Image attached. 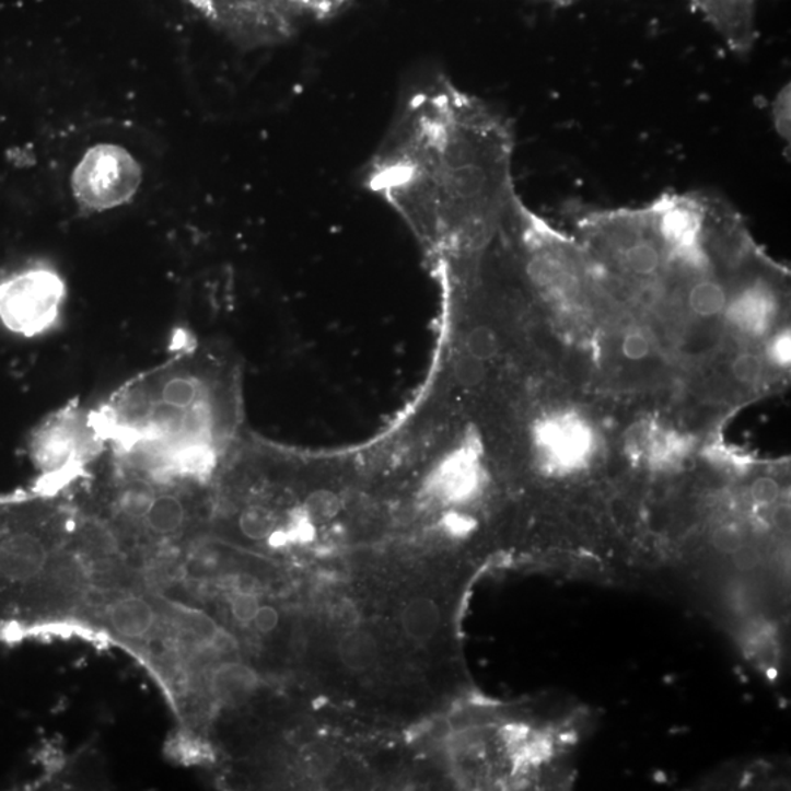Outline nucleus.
I'll list each match as a JSON object with an SVG mask.
<instances>
[{"label":"nucleus","mask_w":791,"mask_h":791,"mask_svg":"<svg viewBox=\"0 0 791 791\" xmlns=\"http://www.w3.org/2000/svg\"><path fill=\"white\" fill-rule=\"evenodd\" d=\"M751 492L756 503L772 504L780 496V486L776 479L764 477L756 479Z\"/></svg>","instance_id":"22"},{"label":"nucleus","mask_w":791,"mask_h":791,"mask_svg":"<svg viewBox=\"0 0 791 791\" xmlns=\"http://www.w3.org/2000/svg\"><path fill=\"white\" fill-rule=\"evenodd\" d=\"M526 2L542 3V5L563 8V7L573 5V3L579 2V0H526Z\"/></svg>","instance_id":"26"},{"label":"nucleus","mask_w":791,"mask_h":791,"mask_svg":"<svg viewBox=\"0 0 791 791\" xmlns=\"http://www.w3.org/2000/svg\"><path fill=\"white\" fill-rule=\"evenodd\" d=\"M633 434L637 442L642 443L650 461L659 465L672 464V462L681 460L689 446L686 437L681 432L668 430L656 423L642 427L641 430L633 431Z\"/></svg>","instance_id":"12"},{"label":"nucleus","mask_w":791,"mask_h":791,"mask_svg":"<svg viewBox=\"0 0 791 791\" xmlns=\"http://www.w3.org/2000/svg\"><path fill=\"white\" fill-rule=\"evenodd\" d=\"M254 624L261 633L274 632L279 625V613L278 609L270 607V605H259L257 614L254 617Z\"/></svg>","instance_id":"23"},{"label":"nucleus","mask_w":791,"mask_h":791,"mask_svg":"<svg viewBox=\"0 0 791 791\" xmlns=\"http://www.w3.org/2000/svg\"><path fill=\"white\" fill-rule=\"evenodd\" d=\"M402 625H404L406 635L415 642H428L439 629L440 609L434 601L415 598L406 605L404 614H402Z\"/></svg>","instance_id":"13"},{"label":"nucleus","mask_w":791,"mask_h":791,"mask_svg":"<svg viewBox=\"0 0 791 791\" xmlns=\"http://www.w3.org/2000/svg\"><path fill=\"white\" fill-rule=\"evenodd\" d=\"M687 300L695 314L700 317H714L724 313L729 296L723 284L708 275L691 284Z\"/></svg>","instance_id":"14"},{"label":"nucleus","mask_w":791,"mask_h":791,"mask_svg":"<svg viewBox=\"0 0 791 791\" xmlns=\"http://www.w3.org/2000/svg\"><path fill=\"white\" fill-rule=\"evenodd\" d=\"M624 356L630 361H641L643 358L650 356L651 344L645 335L642 333L633 331L625 337L624 345H621Z\"/></svg>","instance_id":"21"},{"label":"nucleus","mask_w":791,"mask_h":791,"mask_svg":"<svg viewBox=\"0 0 791 791\" xmlns=\"http://www.w3.org/2000/svg\"><path fill=\"white\" fill-rule=\"evenodd\" d=\"M780 311L777 291L767 279L756 278L729 298L725 317L730 326L747 337H764L772 330Z\"/></svg>","instance_id":"8"},{"label":"nucleus","mask_w":791,"mask_h":791,"mask_svg":"<svg viewBox=\"0 0 791 791\" xmlns=\"http://www.w3.org/2000/svg\"><path fill=\"white\" fill-rule=\"evenodd\" d=\"M714 543L717 548L725 552H733L742 546L741 537L734 531L724 527V530L717 531Z\"/></svg>","instance_id":"25"},{"label":"nucleus","mask_w":791,"mask_h":791,"mask_svg":"<svg viewBox=\"0 0 791 791\" xmlns=\"http://www.w3.org/2000/svg\"><path fill=\"white\" fill-rule=\"evenodd\" d=\"M258 608L259 603L257 596L249 594V592H237V594L232 596V614L241 624H249V621H253Z\"/></svg>","instance_id":"18"},{"label":"nucleus","mask_w":791,"mask_h":791,"mask_svg":"<svg viewBox=\"0 0 791 791\" xmlns=\"http://www.w3.org/2000/svg\"><path fill=\"white\" fill-rule=\"evenodd\" d=\"M725 45L737 55L749 54L756 43L758 0H687Z\"/></svg>","instance_id":"9"},{"label":"nucleus","mask_w":791,"mask_h":791,"mask_svg":"<svg viewBox=\"0 0 791 791\" xmlns=\"http://www.w3.org/2000/svg\"><path fill=\"white\" fill-rule=\"evenodd\" d=\"M759 373L760 360L754 353H743L733 362V375L741 383H754Z\"/></svg>","instance_id":"20"},{"label":"nucleus","mask_w":791,"mask_h":791,"mask_svg":"<svg viewBox=\"0 0 791 791\" xmlns=\"http://www.w3.org/2000/svg\"><path fill=\"white\" fill-rule=\"evenodd\" d=\"M353 0H224L249 27L283 40L304 24L333 19Z\"/></svg>","instance_id":"6"},{"label":"nucleus","mask_w":791,"mask_h":791,"mask_svg":"<svg viewBox=\"0 0 791 791\" xmlns=\"http://www.w3.org/2000/svg\"><path fill=\"white\" fill-rule=\"evenodd\" d=\"M337 652L346 668L365 670L374 664L379 648L377 642L370 633L350 632L340 639Z\"/></svg>","instance_id":"15"},{"label":"nucleus","mask_w":791,"mask_h":791,"mask_svg":"<svg viewBox=\"0 0 791 791\" xmlns=\"http://www.w3.org/2000/svg\"><path fill=\"white\" fill-rule=\"evenodd\" d=\"M734 565L741 570H752L759 565V555L751 547H738L733 551Z\"/></svg>","instance_id":"24"},{"label":"nucleus","mask_w":791,"mask_h":791,"mask_svg":"<svg viewBox=\"0 0 791 791\" xmlns=\"http://www.w3.org/2000/svg\"><path fill=\"white\" fill-rule=\"evenodd\" d=\"M107 621L120 637L137 641L153 632L158 616L153 605L140 596H123L106 609Z\"/></svg>","instance_id":"10"},{"label":"nucleus","mask_w":791,"mask_h":791,"mask_svg":"<svg viewBox=\"0 0 791 791\" xmlns=\"http://www.w3.org/2000/svg\"><path fill=\"white\" fill-rule=\"evenodd\" d=\"M767 358L771 364L786 369L791 362V335L790 328L777 331L769 339L767 345Z\"/></svg>","instance_id":"17"},{"label":"nucleus","mask_w":791,"mask_h":791,"mask_svg":"<svg viewBox=\"0 0 791 791\" xmlns=\"http://www.w3.org/2000/svg\"><path fill=\"white\" fill-rule=\"evenodd\" d=\"M94 409L116 455L209 486L245 430L241 365L218 344H183Z\"/></svg>","instance_id":"1"},{"label":"nucleus","mask_w":791,"mask_h":791,"mask_svg":"<svg viewBox=\"0 0 791 791\" xmlns=\"http://www.w3.org/2000/svg\"><path fill=\"white\" fill-rule=\"evenodd\" d=\"M109 449L96 409L73 399L43 418L30 432L28 455L40 473L34 490L59 495Z\"/></svg>","instance_id":"2"},{"label":"nucleus","mask_w":791,"mask_h":791,"mask_svg":"<svg viewBox=\"0 0 791 791\" xmlns=\"http://www.w3.org/2000/svg\"><path fill=\"white\" fill-rule=\"evenodd\" d=\"M464 439L440 453L423 479V497L431 503L462 504L477 496L482 486L481 449L473 431H465Z\"/></svg>","instance_id":"7"},{"label":"nucleus","mask_w":791,"mask_h":791,"mask_svg":"<svg viewBox=\"0 0 791 791\" xmlns=\"http://www.w3.org/2000/svg\"><path fill=\"white\" fill-rule=\"evenodd\" d=\"M772 114H773V124H776V128L778 133L782 138H787L789 140L790 137V89L787 86V89L782 90L780 94H778L776 101H773L772 105Z\"/></svg>","instance_id":"19"},{"label":"nucleus","mask_w":791,"mask_h":791,"mask_svg":"<svg viewBox=\"0 0 791 791\" xmlns=\"http://www.w3.org/2000/svg\"><path fill=\"white\" fill-rule=\"evenodd\" d=\"M475 360L490 362L496 360L500 352V340L497 333L488 326H474L465 333L461 348Z\"/></svg>","instance_id":"16"},{"label":"nucleus","mask_w":791,"mask_h":791,"mask_svg":"<svg viewBox=\"0 0 791 791\" xmlns=\"http://www.w3.org/2000/svg\"><path fill=\"white\" fill-rule=\"evenodd\" d=\"M142 168L125 147L96 144L82 154L71 175V193L85 214L106 213L128 205L140 191Z\"/></svg>","instance_id":"4"},{"label":"nucleus","mask_w":791,"mask_h":791,"mask_svg":"<svg viewBox=\"0 0 791 791\" xmlns=\"http://www.w3.org/2000/svg\"><path fill=\"white\" fill-rule=\"evenodd\" d=\"M531 447L538 464L551 474L585 468L598 451V431L577 410H551L530 428Z\"/></svg>","instance_id":"5"},{"label":"nucleus","mask_w":791,"mask_h":791,"mask_svg":"<svg viewBox=\"0 0 791 791\" xmlns=\"http://www.w3.org/2000/svg\"><path fill=\"white\" fill-rule=\"evenodd\" d=\"M67 283L47 264H28L0 278V324L16 336L51 330L62 314Z\"/></svg>","instance_id":"3"},{"label":"nucleus","mask_w":791,"mask_h":791,"mask_svg":"<svg viewBox=\"0 0 791 791\" xmlns=\"http://www.w3.org/2000/svg\"><path fill=\"white\" fill-rule=\"evenodd\" d=\"M211 691L220 702L228 706L244 703L257 690V673L248 665L223 663L211 673Z\"/></svg>","instance_id":"11"}]
</instances>
